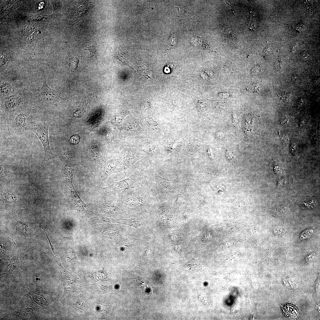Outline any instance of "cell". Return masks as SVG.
Here are the masks:
<instances>
[{
	"label": "cell",
	"instance_id": "1",
	"mask_svg": "<svg viewBox=\"0 0 320 320\" xmlns=\"http://www.w3.org/2000/svg\"><path fill=\"white\" fill-rule=\"evenodd\" d=\"M31 101L30 94L21 90L11 95L0 98L1 121L12 113L28 107Z\"/></svg>",
	"mask_w": 320,
	"mask_h": 320
},
{
	"label": "cell",
	"instance_id": "2",
	"mask_svg": "<svg viewBox=\"0 0 320 320\" xmlns=\"http://www.w3.org/2000/svg\"><path fill=\"white\" fill-rule=\"evenodd\" d=\"M51 120L47 118L33 121L28 124L27 129L33 132L41 141L44 150L45 160L53 159L55 155L52 152L49 145L48 131Z\"/></svg>",
	"mask_w": 320,
	"mask_h": 320
},
{
	"label": "cell",
	"instance_id": "3",
	"mask_svg": "<svg viewBox=\"0 0 320 320\" xmlns=\"http://www.w3.org/2000/svg\"><path fill=\"white\" fill-rule=\"evenodd\" d=\"M36 100L41 105H63L65 100L56 90L50 88L47 85L45 75H44L42 87L38 90Z\"/></svg>",
	"mask_w": 320,
	"mask_h": 320
},
{
	"label": "cell",
	"instance_id": "4",
	"mask_svg": "<svg viewBox=\"0 0 320 320\" xmlns=\"http://www.w3.org/2000/svg\"><path fill=\"white\" fill-rule=\"evenodd\" d=\"M140 174L136 171L128 177L117 182H113L105 188L124 195L135 191L138 183Z\"/></svg>",
	"mask_w": 320,
	"mask_h": 320
},
{
	"label": "cell",
	"instance_id": "5",
	"mask_svg": "<svg viewBox=\"0 0 320 320\" xmlns=\"http://www.w3.org/2000/svg\"><path fill=\"white\" fill-rule=\"evenodd\" d=\"M31 111V108L28 106L9 116V129L14 136L21 133L22 128L27 126L26 121Z\"/></svg>",
	"mask_w": 320,
	"mask_h": 320
},
{
	"label": "cell",
	"instance_id": "6",
	"mask_svg": "<svg viewBox=\"0 0 320 320\" xmlns=\"http://www.w3.org/2000/svg\"><path fill=\"white\" fill-rule=\"evenodd\" d=\"M21 58L20 53L9 49H1L0 75L4 74L15 65Z\"/></svg>",
	"mask_w": 320,
	"mask_h": 320
},
{
	"label": "cell",
	"instance_id": "7",
	"mask_svg": "<svg viewBox=\"0 0 320 320\" xmlns=\"http://www.w3.org/2000/svg\"><path fill=\"white\" fill-rule=\"evenodd\" d=\"M40 29L37 25L30 24L27 25L25 30V37L30 57L35 55V48L40 36Z\"/></svg>",
	"mask_w": 320,
	"mask_h": 320
},
{
	"label": "cell",
	"instance_id": "8",
	"mask_svg": "<svg viewBox=\"0 0 320 320\" xmlns=\"http://www.w3.org/2000/svg\"><path fill=\"white\" fill-rule=\"evenodd\" d=\"M0 77V98L13 95L20 90H18V85L12 79L3 75Z\"/></svg>",
	"mask_w": 320,
	"mask_h": 320
},
{
	"label": "cell",
	"instance_id": "9",
	"mask_svg": "<svg viewBox=\"0 0 320 320\" xmlns=\"http://www.w3.org/2000/svg\"><path fill=\"white\" fill-rule=\"evenodd\" d=\"M122 197L125 203L131 206L142 207L147 204V195L135 192V191L124 194Z\"/></svg>",
	"mask_w": 320,
	"mask_h": 320
},
{
	"label": "cell",
	"instance_id": "10",
	"mask_svg": "<svg viewBox=\"0 0 320 320\" xmlns=\"http://www.w3.org/2000/svg\"><path fill=\"white\" fill-rule=\"evenodd\" d=\"M123 158L121 156L113 158L104 165L100 173V179L101 182H104L113 173Z\"/></svg>",
	"mask_w": 320,
	"mask_h": 320
},
{
	"label": "cell",
	"instance_id": "11",
	"mask_svg": "<svg viewBox=\"0 0 320 320\" xmlns=\"http://www.w3.org/2000/svg\"><path fill=\"white\" fill-rule=\"evenodd\" d=\"M142 158L141 156L136 153L130 152L123 158L119 167V172L125 171L129 169L137 161Z\"/></svg>",
	"mask_w": 320,
	"mask_h": 320
},
{
	"label": "cell",
	"instance_id": "12",
	"mask_svg": "<svg viewBox=\"0 0 320 320\" xmlns=\"http://www.w3.org/2000/svg\"><path fill=\"white\" fill-rule=\"evenodd\" d=\"M70 185L69 187H70L71 195L75 205L77 207L81 209H87L88 207L87 205L82 200L78 195L73 186L72 181L70 183Z\"/></svg>",
	"mask_w": 320,
	"mask_h": 320
},
{
	"label": "cell",
	"instance_id": "13",
	"mask_svg": "<svg viewBox=\"0 0 320 320\" xmlns=\"http://www.w3.org/2000/svg\"><path fill=\"white\" fill-rule=\"evenodd\" d=\"M30 298L40 306L44 308H46L48 305L47 302L43 297L38 295L32 294L30 295Z\"/></svg>",
	"mask_w": 320,
	"mask_h": 320
},
{
	"label": "cell",
	"instance_id": "14",
	"mask_svg": "<svg viewBox=\"0 0 320 320\" xmlns=\"http://www.w3.org/2000/svg\"><path fill=\"white\" fill-rule=\"evenodd\" d=\"M174 7L175 13L179 16L188 12L186 10L184 6L181 4H175L174 5Z\"/></svg>",
	"mask_w": 320,
	"mask_h": 320
},
{
	"label": "cell",
	"instance_id": "15",
	"mask_svg": "<svg viewBox=\"0 0 320 320\" xmlns=\"http://www.w3.org/2000/svg\"><path fill=\"white\" fill-rule=\"evenodd\" d=\"M86 105L84 104L79 107L78 110L75 112L73 115L75 117H79L81 116L84 113L86 107Z\"/></svg>",
	"mask_w": 320,
	"mask_h": 320
},
{
	"label": "cell",
	"instance_id": "16",
	"mask_svg": "<svg viewBox=\"0 0 320 320\" xmlns=\"http://www.w3.org/2000/svg\"><path fill=\"white\" fill-rule=\"evenodd\" d=\"M302 204L307 208L310 209L314 208L317 205L316 202L313 201L312 200L310 201L303 202Z\"/></svg>",
	"mask_w": 320,
	"mask_h": 320
},
{
	"label": "cell",
	"instance_id": "17",
	"mask_svg": "<svg viewBox=\"0 0 320 320\" xmlns=\"http://www.w3.org/2000/svg\"><path fill=\"white\" fill-rule=\"evenodd\" d=\"M313 231L311 228L306 230L301 234L300 238L303 239L309 238L312 234Z\"/></svg>",
	"mask_w": 320,
	"mask_h": 320
},
{
	"label": "cell",
	"instance_id": "18",
	"mask_svg": "<svg viewBox=\"0 0 320 320\" xmlns=\"http://www.w3.org/2000/svg\"><path fill=\"white\" fill-rule=\"evenodd\" d=\"M177 39L176 35L172 34L169 38V42L171 47H174L177 44Z\"/></svg>",
	"mask_w": 320,
	"mask_h": 320
},
{
	"label": "cell",
	"instance_id": "19",
	"mask_svg": "<svg viewBox=\"0 0 320 320\" xmlns=\"http://www.w3.org/2000/svg\"><path fill=\"white\" fill-rule=\"evenodd\" d=\"M69 141L72 143L76 144L79 142L80 138L78 135H74L71 137Z\"/></svg>",
	"mask_w": 320,
	"mask_h": 320
},
{
	"label": "cell",
	"instance_id": "20",
	"mask_svg": "<svg viewBox=\"0 0 320 320\" xmlns=\"http://www.w3.org/2000/svg\"><path fill=\"white\" fill-rule=\"evenodd\" d=\"M22 313L25 315H28L31 314L33 312V309L30 308H24L22 310Z\"/></svg>",
	"mask_w": 320,
	"mask_h": 320
},
{
	"label": "cell",
	"instance_id": "21",
	"mask_svg": "<svg viewBox=\"0 0 320 320\" xmlns=\"http://www.w3.org/2000/svg\"><path fill=\"white\" fill-rule=\"evenodd\" d=\"M297 146L295 143H292L290 147V151L293 154H295L296 152Z\"/></svg>",
	"mask_w": 320,
	"mask_h": 320
},
{
	"label": "cell",
	"instance_id": "22",
	"mask_svg": "<svg viewBox=\"0 0 320 320\" xmlns=\"http://www.w3.org/2000/svg\"><path fill=\"white\" fill-rule=\"evenodd\" d=\"M270 51V47L267 46L263 50V55L264 57L266 56L268 54Z\"/></svg>",
	"mask_w": 320,
	"mask_h": 320
},
{
	"label": "cell",
	"instance_id": "23",
	"mask_svg": "<svg viewBox=\"0 0 320 320\" xmlns=\"http://www.w3.org/2000/svg\"><path fill=\"white\" fill-rule=\"evenodd\" d=\"M260 67L259 66H256L252 69V72L254 74H257L259 71Z\"/></svg>",
	"mask_w": 320,
	"mask_h": 320
},
{
	"label": "cell",
	"instance_id": "24",
	"mask_svg": "<svg viewBox=\"0 0 320 320\" xmlns=\"http://www.w3.org/2000/svg\"><path fill=\"white\" fill-rule=\"evenodd\" d=\"M287 95L285 92H283L279 94L278 96L281 99H285L287 97Z\"/></svg>",
	"mask_w": 320,
	"mask_h": 320
},
{
	"label": "cell",
	"instance_id": "25",
	"mask_svg": "<svg viewBox=\"0 0 320 320\" xmlns=\"http://www.w3.org/2000/svg\"><path fill=\"white\" fill-rule=\"evenodd\" d=\"M41 228H42V229L44 230V232H45V233L46 234V236H47V239H48V241H49V245H50V247H51V248L52 249V252H54V247H53V246L52 245L51 243L50 242V240H49V238H48V237L47 236V235L45 231L44 230L43 228L42 227H41Z\"/></svg>",
	"mask_w": 320,
	"mask_h": 320
},
{
	"label": "cell",
	"instance_id": "26",
	"mask_svg": "<svg viewBox=\"0 0 320 320\" xmlns=\"http://www.w3.org/2000/svg\"><path fill=\"white\" fill-rule=\"evenodd\" d=\"M308 57V55L307 52H304V53H303L302 54V57L304 59H307Z\"/></svg>",
	"mask_w": 320,
	"mask_h": 320
},
{
	"label": "cell",
	"instance_id": "27",
	"mask_svg": "<svg viewBox=\"0 0 320 320\" xmlns=\"http://www.w3.org/2000/svg\"><path fill=\"white\" fill-rule=\"evenodd\" d=\"M297 43H296L293 45L292 49V51H294L295 50L296 47L297 45Z\"/></svg>",
	"mask_w": 320,
	"mask_h": 320
}]
</instances>
